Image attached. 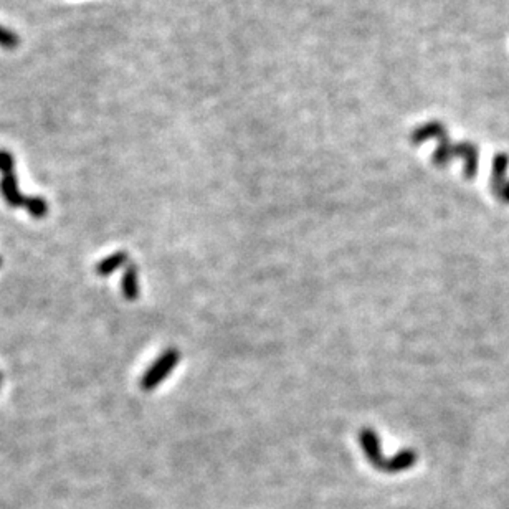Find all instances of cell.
<instances>
[{
    "label": "cell",
    "mask_w": 509,
    "mask_h": 509,
    "mask_svg": "<svg viewBox=\"0 0 509 509\" xmlns=\"http://www.w3.org/2000/svg\"><path fill=\"white\" fill-rule=\"evenodd\" d=\"M427 139H437L438 147L433 154V163L437 167H446L450 160L455 156H460L465 160V177L466 179H473L478 172V147L471 143H460L452 144L450 143L448 134H446L445 126L438 121H432L424 124V126L417 127L412 132V144H422Z\"/></svg>",
    "instance_id": "1"
},
{
    "label": "cell",
    "mask_w": 509,
    "mask_h": 509,
    "mask_svg": "<svg viewBox=\"0 0 509 509\" xmlns=\"http://www.w3.org/2000/svg\"><path fill=\"white\" fill-rule=\"evenodd\" d=\"M14 156L8 151L0 149V194L6 198L7 204L10 207H25L27 197H23L19 190V182H17L14 172Z\"/></svg>",
    "instance_id": "2"
},
{
    "label": "cell",
    "mask_w": 509,
    "mask_h": 509,
    "mask_svg": "<svg viewBox=\"0 0 509 509\" xmlns=\"http://www.w3.org/2000/svg\"><path fill=\"white\" fill-rule=\"evenodd\" d=\"M179 361H180L179 351L174 349V347L165 351V353L163 355H159L157 361L146 371L143 380H141V387L146 392L154 391V388L171 374V371L179 364Z\"/></svg>",
    "instance_id": "3"
},
{
    "label": "cell",
    "mask_w": 509,
    "mask_h": 509,
    "mask_svg": "<svg viewBox=\"0 0 509 509\" xmlns=\"http://www.w3.org/2000/svg\"><path fill=\"white\" fill-rule=\"evenodd\" d=\"M509 169V156L504 152L495 156L493 159V177H491V187L496 196H501L503 189L506 187V174Z\"/></svg>",
    "instance_id": "4"
},
{
    "label": "cell",
    "mask_w": 509,
    "mask_h": 509,
    "mask_svg": "<svg viewBox=\"0 0 509 509\" xmlns=\"http://www.w3.org/2000/svg\"><path fill=\"white\" fill-rule=\"evenodd\" d=\"M123 295L127 301L138 300L139 296V268L134 263H127L123 275Z\"/></svg>",
    "instance_id": "5"
},
{
    "label": "cell",
    "mask_w": 509,
    "mask_h": 509,
    "mask_svg": "<svg viewBox=\"0 0 509 509\" xmlns=\"http://www.w3.org/2000/svg\"><path fill=\"white\" fill-rule=\"evenodd\" d=\"M127 263V253L126 251H116V253L106 256L105 260L98 263L96 273L99 276H110L111 273H114L119 267Z\"/></svg>",
    "instance_id": "6"
},
{
    "label": "cell",
    "mask_w": 509,
    "mask_h": 509,
    "mask_svg": "<svg viewBox=\"0 0 509 509\" xmlns=\"http://www.w3.org/2000/svg\"><path fill=\"white\" fill-rule=\"evenodd\" d=\"M25 209L32 215L33 218H43L48 214V204L45 198L41 197H27L25 202Z\"/></svg>",
    "instance_id": "7"
},
{
    "label": "cell",
    "mask_w": 509,
    "mask_h": 509,
    "mask_svg": "<svg viewBox=\"0 0 509 509\" xmlns=\"http://www.w3.org/2000/svg\"><path fill=\"white\" fill-rule=\"evenodd\" d=\"M20 39L17 33H14L10 28H6L0 25V47L6 50H15L19 47Z\"/></svg>",
    "instance_id": "8"
},
{
    "label": "cell",
    "mask_w": 509,
    "mask_h": 509,
    "mask_svg": "<svg viewBox=\"0 0 509 509\" xmlns=\"http://www.w3.org/2000/svg\"><path fill=\"white\" fill-rule=\"evenodd\" d=\"M499 198H503L504 202H508V204H509V182L506 184V187L503 189V192H501V196H499Z\"/></svg>",
    "instance_id": "9"
},
{
    "label": "cell",
    "mask_w": 509,
    "mask_h": 509,
    "mask_svg": "<svg viewBox=\"0 0 509 509\" xmlns=\"http://www.w3.org/2000/svg\"><path fill=\"white\" fill-rule=\"evenodd\" d=\"M0 267H2V258H0Z\"/></svg>",
    "instance_id": "10"
},
{
    "label": "cell",
    "mask_w": 509,
    "mask_h": 509,
    "mask_svg": "<svg viewBox=\"0 0 509 509\" xmlns=\"http://www.w3.org/2000/svg\"><path fill=\"white\" fill-rule=\"evenodd\" d=\"M0 382H2V375H0Z\"/></svg>",
    "instance_id": "11"
}]
</instances>
